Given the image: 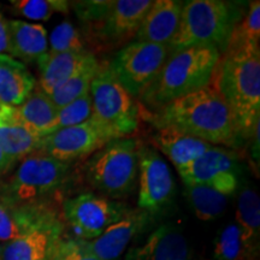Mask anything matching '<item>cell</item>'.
Listing matches in <instances>:
<instances>
[{
  "mask_svg": "<svg viewBox=\"0 0 260 260\" xmlns=\"http://www.w3.org/2000/svg\"><path fill=\"white\" fill-rule=\"evenodd\" d=\"M210 84L229 106L241 140L252 138L260 123L259 42L228 44Z\"/></svg>",
  "mask_w": 260,
  "mask_h": 260,
  "instance_id": "6da1fadb",
  "label": "cell"
},
{
  "mask_svg": "<svg viewBox=\"0 0 260 260\" xmlns=\"http://www.w3.org/2000/svg\"><path fill=\"white\" fill-rule=\"evenodd\" d=\"M155 128H171L207 144L236 147L241 138L232 111L211 84L178 98L151 116Z\"/></svg>",
  "mask_w": 260,
  "mask_h": 260,
  "instance_id": "7a4b0ae2",
  "label": "cell"
},
{
  "mask_svg": "<svg viewBox=\"0 0 260 260\" xmlns=\"http://www.w3.org/2000/svg\"><path fill=\"white\" fill-rule=\"evenodd\" d=\"M220 57L216 47H190L169 56L145 92L140 95L147 110L159 109L209 86Z\"/></svg>",
  "mask_w": 260,
  "mask_h": 260,
  "instance_id": "3957f363",
  "label": "cell"
},
{
  "mask_svg": "<svg viewBox=\"0 0 260 260\" xmlns=\"http://www.w3.org/2000/svg\"><path fill=\"white\" fill-rule=\"evenodd\" d=\"M71 178V164L34 153L22 159L8 180H0V193L19 206L54 207Z\"/></svg>",
  "mask_w": 260,
  "mask_h": 260,
  "instance_id": "277c9868",
  "label": "cell"
},
{
  "mask_svg": "<svg viewBox=\"0 0 260 260\" xmlns=\"http://www.w3.org/2000/svg\"><path fill=\"white\" fill-rule=\"evenodd\" d=\"M239 3L191 0L183 3L178 30L169 48L171 53L190 47H216L222 54L230 35L242 19Z\"/></svg>",
  "mask_w": 260,
  "mask_h": 260,
  "instance_id": "5b68a950",
  "label": "cell"
},
{
  "mask_svg": "<svg viewBox=\"0 0 260 260\" xmlns=\"http://www.w3.org/2000/svg\"><path fill=\"white\" fill-rule=\"evenodd\" d=\"M139 147L135 139H116L92 154L83 167L89 186L112 198L132 193L139 170Z\"/></svg>",
  "mask_w": 260,
  "mask_h": 260,
  "instance_id": "8992f818",
  "label": "cell"
},
{
  "mask_svg": "<svg viewBox=\"0 0 260 260\" xmlns=\"http://www.w3.org/2000/svg\"><path fill=\"white\" fill-rule=\"evenodd\" d=\"M93 118L116 139L128 138L138 130L140 110L133 96L123 88L109 67L104 65L89 89Z\"/></svg>",
  "mask_w": 260,
  "mask_h": 260,
  "instance_id": "52a82bcc",
  "label": "cell"
},
{
  "mask_svg": "<svg viewBox=\"0 0 260 260\" xmlns=\"http://www.w3.org/2000/svg\"><path fill=\"white\" fill-rule=\"evenodd\" d=\"M171 54L165 45L133 41L117 53L110 69L133 98L145 92Z\"/></svg>",
  "mask_w": 260,
  "mask_h": 260,
  "instance_id": "ba28073f",
  "label": "cell"
},
{
  "mask_svg": "<svg viewBox=\"0 0 260 260\" xmlns=\"http://www.w3.org/2000/svg\"><path fill=\"white\" fill-rule=\"evenodd\" d=\"M112 140H116V136L92 117L79 125L57 130L44 136L38 153L71 164L94 154Z\"/></svg>",
  "mask_w": 260,
  "mask_h": 260,
  "instance_id": "9c48e42d",
  "label": "cell"
},
{
  "mask_svg": "<svg viewBox=\"0 0 260 260\" xmlns=\"http://www.w3.org/2000/svg\"><path fill=\"white\" fill-rule=\"evenodd\" d=\"M130 209L125 204L83 193L63 203L64 218L73 228L77 239H96L110 225L118 222Z\"/></svg>",
  "mask_w": 260,
  "mask_h": 260,
  "instance_id": "30bf717a",
  "label": "cell"
},
{
  "mask_svg": "<svg viewBox=\"0 0 260 260\" xmlns=\"http://www.w3.org/2000/svg\"><path fill=\"white\" fill-rule=\"evenodd\" d=\"M151 0H116L103 19L92 31L83 34L87 46L96 51H110L130 42L135 38Z\"/></svg>",
  "mask_w": 260,
  "mask_h": 260,
  "instance_id": "8fae6325",
  "label": "cell"
},
{
  "mask_svg": "<svg viewBox=\"0 0 260 260\" xmlns=\"http://www.w3.org/2000/svg\"><path fill=\"white\" fill-rule=\"evenodd\" d=\"M178 174L184 186H207L220 194L232 195L239 186L240 165L235 152L222 147H211Z\"/></svg>",
  "mask_w": 260,
  "mask_h": 260,
  "instance_id": "7c38bea8",
  "label": "cell"
},
{
  "mask_svg": "<svg viewBox=\"0 0 260 260\" xmlns=\"http://www.w3.org/2000/svg\"><path fill=\"white\" fill-rule=\"evenodd\" d=\"M140 189L138 206L152 217L168 209L176 193L172 172L153 148L139 147Z\"/></svg>",
  "mask_w": 260,
  "mask_h": 260,
  "instance_id": "4fadbf2b",
  "label": "cell"
},
{
  "mask_svg": "<svg viewBox=\"0 0 260 260\" xmlns=\"http://www.w3.org/2000/svg\"><path fill=\"white\" fill-rule=\"evenodd\" d=\"M63 233L60 216L50 212L23 235L2 243L0 260H52Z\"/></svg>",
  "mask_w": 260,
  "mask_h": 260,
  "instance_id": "5bb4252c",
  "label": "cell"
},
{
  "mask_svg": "<svg viewBox=\"0 0 260 260\" xmlns=\"http://www.w3.org/2000/svg\"><path fill=\"white\" fill-rule=\"evenodd\" d=\"M151 222V214L140 209H130L118 222L110 225L99 237L90 241L79 239V241L84 249L98 259L117 260L130 241L144 233Z\"/></svg>",
  "mask_w": 260,
  "mask_h": 260,
  "instance_id": "9a60e30c",
  "label": "cell"
},
{
  "mask_svg": "<svg viewBox=\"0 0 260 260\" xmlns=\"http://www.w3.org/2000/svg\"><path fill=\"white\" fill-rule=\"evenodd\" d=\"M125 260H193V255L180 228L162 224L149 234L144 243L130 248Z\"/></svg>",
  "mask_w": 260,
  "mask_h": 260,
  "instance_id": "2e32d148",
  "label": "cell"
},
{
  "mask_svg": "<svg viewBox=\"0 0 260 260\" xmlns=\"http://www.w3.org/2000/svg\"><path fill=\"white\" fill-rule=\"evenodd\" d=\"M183 2L155 0L135 35V41L169 46L178 30Z\"/></svg>",
  "mask_w": 260,
  "mask_h": 260,
  "instance_id": "e0dca14e",
  "label": "cell"
},
{
  "mask_svg": "<svg viewBox=\"0 0 260 260\" xmlns=\"http://www.w3.org/2000/svg\"><path fill=\"white\" fill-rule=\"evenodd\" d=\"M41 139L18 121L15 106L0 107V148L12 160L17 162L38 153Z\"/></svg>",
  "mask_w": 260,
  "mask_h": 260,
  "instance_id": "ac0fdd59",
  "label": "cell"
},
{
  "mask_svg": "<svg viewBox=\"0 0 260 260\" xmlns=\"http://www.w3.org/2000/svg\"><path fill=\"white\" fill-rule=\"evenodd\" d=\"M92 56H94L92 52H47L37 63L39 67V89L51 95L61 84L71 79Z\"/></svg>",
  "mask_w": 260,
  "mask_h": 260,
  "instance_id": "d6986e66",
  "label": "cell"
},
{
  "mask_svg": "<svg viewBox=\"0 0 260 260\" xmlns=\"http://www.w3.org/2000/svg\"><path fill=\"white\" fill-rule=\"evenodd\" d=\"M8 53L22 63L38 61L48 52L46 29L41 24L24 21H8Z\"/></svg>",
  "mask_w": 260,
  "mask_h": 260,
  "instance_id": "ffe728a7",
  "label": "cell"
},
{
  "mask_svg": "<svg viewBox=\"0 0 260 260\" xmlns=\"http://www.w3.org/2000/svg\"><path fill=\"white\" fill-rule=\"evenodd\" d=\"M152 144L170 159L177 170L209 151L212 145L171 128H157Z\"/></svg>",
  "mask_w": 260,
  "mask_h": 260,
  "instance_id": "44dd1931",
  "label": "cell"
},
{
  "mask_svg": "<svg viewBox=\"0 0 260 260\" xmlns=\"http://www.w3.org/2000/svg\"><path fill=\"white\" fill-rule=\"evenodd\" d=\"M35 81L27 65L9 54H0V102L19 106L35 88Z\"/></svg>",
  "mask_w": 260,
  "mask_h": 260,
  "instance_id": "7402d4cb",
  "label": "cell"
},
{
  "mask_svg": "<svg viewBox=\"0 0 260 260\" xmlns=\"http://www.w3.org/2000/svg\"><path fill=\"white\" fill-rule=\"evenodd\" d=\"M236 224L241 232L247 260H255L259 255L260 200L254 188H242L237 200Z\"/></svg>",
  "mask_w": 260,
  "mask_h": 260,
  "instance_id": "603a6c76",
  "label": "cell"
},
{
  "mask_svg": "<svg viewBox=\"0 0 260 260\" xmlns=\"http://www.w3.org/2000/svg\"><path fill=\"white\" fill-rule=\"evenodd\" d=\"M56 207L19 206L0 193V242L5 243L27 233Z\"/></svg>",
  "mask_w": 260,
  "mask_h": 260,
  "instance_id": "cb8c5ba5",
  "label": "cell"
},
{
  "mask_svg": "<svg viewBox=\"0 0 260 260\" xmlns=\"http://www.w3.org/2000/svg\"><path fill=\"white\" fill-rule=\"evenodd\" d=\"M18 121L40 138L48 135L58 109L41 89H34L19 106H15Z\"/></svg>",
  "mask_w": 260,
  "mask_h": 260,
  "instance_id": "d4e9b609",
  "label": "cell"
},
{
  "mask_svg": "<svg viewBox=\"0 0 260 260\" xmlns=\"http://www.w3.org/2000/svg\"><path fill=\"white\" fill-rule=\"evenodd\" d=\"M103 67L104 64L100 63L95 56L90 57L88 61L71 79L61 84L51 95H48L54 106L59 110L79 98L88 94L93 80L95 79Z\"/></svg>",
  "mask_w": 260,
  "mask_h": 260,
  "instance_id": "484cf974",
  "label": "cell"
},
{
  "mask_svg": "<svg viewBox=\"0 0 260 260\" xmlns=\"http://www.w3.org/2000/svg\"><path fill=\"white\" fill-rule=\"evenodd\" d=\"M184 197L195 216L201 220H213L226 209L228 197L207 186H184Z\"/></svg>",
  "mask_w": 260,
  "mask_h": 260,
  "instance_id": "4316f807",
  "label": "cell"
},
{
  "mask_svg": "<svg viewBox=\"0 0 260 260\" xmlns=\"http://www.w3.org/2000/svg\"><path fill=\"white\" fill-rule=\"evenodd\" d=\"M50 51L48 53H63V52H90L82 30L76 28L69 21L61 22L51 32Z\"/></svg>",
  "mask_w": 260,
  "mask_h": 260,
  "instance_id": "83f0119b",
  "label": "cell"
},
{
  "mask_svg": "<svg viewBox=\"0 0 260 260\" xmlns=\"http://www.w3.org/2000/svg\"><path fill=\"white\" fill-rule=\"evenodd\" d=\"M92 116L93 104L92 98L88 93L58 110L56 121L52 124L48 134L69 126L79 125L92 118Z\"/></svg>",
  "mask_w": 260,
  "mask_h": 260,
  "instance_id": "f1b7e54d",
  "label": "cell"
},
{
  "mask_svg": "<svg viewBox=\"0 0 260 260\" xmlns=\"http://www.w3.org/2000/svg\"><path fill=\"white\" fill-rule=\"evenodd\" d=\"M11 5L18 15L32 21H47L56 12L67 14L70 8L65 0H14Z\"/></svg>",
  "mask_w": 260,
  "mask_h": 260,
  "instance_id": "f546056e",
  "label": "cell"
},
{
  "mask_svg": "<svg viewBox=\"0 0 260 260\" xmlns=\"http://www.w3.org/2000/svg\"><path fill=\"white\" fill-rule=\"evenodd\" d=\"M213 260H247L241 232L236 223L226 225L214 242Z\"/></svg>",
  "mask_w": 260,
  "mask_h": 260,
  "instance_id": "4dcf8cb0",
  "label": "cell"
},
{
  "mask_svg": "<svg viewBox=\"0 0 260 260\" xmlns=\"http://www.w3.org/2000/svg\"><path fill=\"white\" fill-rule=\"evenodd\" d=\"M112 2L107 0H87V2H74L70 3V6L74 9L77 18L84 25L82 34L92 31L103 22L105 16L111 8Z\"/></svg>",
  "mask_w": 260,
  "mask_h": 260,
  "instance_id": "1f68e13d",
  "label": "cell"
},
{
  "mask_svg": "<svg viewBox=\"0 0 260 260\" xmlns=\"http://www.w3.org/2000/svg\"><path fill=\"white\" fill-rule=\"evenodd\" d=\"M249 10L234 28L230 35L228 44L237 45L247 41L259 42L260 39V3L251 2L249 3ZM228 46V45H226Z\"/></svg>",
  "mask_w": 260,
  "mask_h": 260,
  "instance_id": "d6a6232c",
  "label": "cell"
},
{
  "mask_svg": "<svg viewBox=\"0 0 260 260\" xmlns=\"http://www.w3.org/2000/svg\"><path fill=\"white\" fill-rule=\"evenodd\" d=\"M52 260H100L84 249L79 239H61Z\"/></svg>",
  "mask_w": 260,
  "mask_h": 260,
  "instance_id": "836d02e7",
  "label": "cell"
},
{
  "mask_svg": "<svg viewBox=\"0 0 260 260\" xmlns=\"http://www.w3.org/2000/svg\"><path fill=\"white\" fill-rule=\"evenodd\" d=\"M9 47V29L8 21L4 18L2 12H0V54H4L8 52Z\"/></svg>",
  "mask_w": 260,
  "mask_h": 260,
  "instance_id": "e575fe53",
  "label": "cell"
},
{
  "mask_svg": "<svg viewBox=\"0 0 260 260\" xmlns=\"http://www.w3.org/2000/svg\"><path fill=\"white\" fill-rule=\"evenodd\" d=\"M15 164L16 161L8 157V155L2 151V148H0V177L4 176L5 174H8V172L15 167Z\"/></svg>",
  "mask_w": 260,
  "mask_h": 260,
  "instance_id": "d590c367",
  "label": "cell"
},
{
  "mask_svg": "<svg viewBox=\"0 0 260 260\" xmlns=\"http://www.w3.org/2000/svg\"><path fill=\"white\" fill-rule=\"evenodd\" d=\"M260 124V123H259ZM259 124L255 126V130H254V134H253V145H252V157H253V160L256 161V167L259 168V142H260V139H259V133H260V126Z\"/></svg>",
  "mask_w": 260,
  "mask_h": 260,
  "instance_id": "8d00e7d4",
  "label": "cell"
},
{
  "mask_svg": "<svg viewBox=\"0 0 260 260\" xmlns=\"http://www.w3.org/2000/svg\"><path fill=\"white\" fill-rule=\"evenodd\" d=\"M3 105H4V104H3V103H2V102H0V107H2V106H3Z\"/></svg>",
  "mask_w": 260,
  "mask_h": 260,
  "instance_id": "74e56055",
  "label": "cell"
},
{
  "mask_svg": "<svg viewBox=\"0 0 260 260\" xmlns=\"http://www.w3.org/2000/svg\"><path fill=\"white\" fill-rule=\"evenodd\" d=\"M0 247H2V242H0Z\"/></svg>",
  "mask_w": 260,
  "mask_h": 260,
  "instance_id": "f35d334b",
  "label": "cell"
}]
</instances>
